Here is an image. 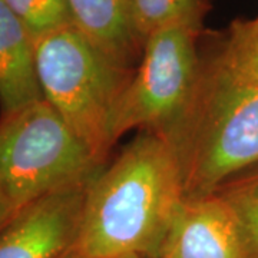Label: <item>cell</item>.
Instances as JSON below:
<instances>
[{
    "label": "cell",
    "instance_id": "8fae6325",
    "mask_svg": "<svg viewBox=\"0 0 258 258\" xmlns=\"http://www.w3.org/2000/svg\"><path fill=\"white\" fill-rule=\"evenodd\" d=\"M240 224L249 258H258V169L235 176L218 191Z\"/></svg>",
    "mask_w": 258,
    "mask_h": 258
},
{
    "label": "cell",
    "instance_id": "3957f363",
    "mask_svg": "<svg viewBox=\"0 0 258 258\" xmlns=\"http://www.w3.org/2000/svg\"><path fill=\"white\" fill-rule=\"evenodd\" d=\"M35 62L43 99L103 162L113 145L112 113L134 71L112 60L76 26L39 39Z\"/></svg>",
    "mask_w": 258,
    "mask_h": 258
},
{
    "label": "cell",
    "instance_id": "2e32d148",
    "mask_svg": "<svg viewBox=\"0 0 258 258\" xmlns=\"http://www.w3.org/2000/svg\"><path fill=\"white\" fill-rule=\"evenodd\" d=\"M245 23H247V26H248L254 33H257L258 35V19H255L254 22H245Z\"/></svg>",
    "mask_w": 258,
    "mask_h": 258
},
{
    "label": "cell",
    "instance_id": "7a4b0ae2",
    "mask_svg": "<svg viewBox=\"0 0 258 258\" xmlns=\"http://www.w3.org/2000/svg\"><path fill=\"white\" fill-rule=\"evenodd\" d=\"M184 197L218 192L258 164V83L221 53L203 59L194 98L172 135Z\"/></svg>",
    "mask_w": 258,
    "mask_h": 258
},
{
    "label": "cell",
    "instance_id": "30bf717a",
    "mask_svg": "<svg viewBox=\"0 0 258 258\" xmlns=\"http://www.w3.org/2000/svg\"><path fill=\"white\" fill-rule=\"evenodd\" d=\"M131 6L145 40L152 32L176 23L201 26L204 0H131Z\"/></svg>",
    "mask_w": 258,
    "mask_h": 258
},
{
    "label": "cell",
    "instance_id": "4fadbf2b",
    "mask_svg": "<svg viewBox=\"0 0 258 258\" xmlns=\"http://www.w3.org/2000/svg\"><path fill=\"white\" fill-rule=\"evenodd\" d=\"M240 74L258 83V35L247 23H234L227 43L220 52Z\"/></svg>",
    "mask_w": 258,
    "mask_h": 258
},
{
    "label": "cell",
    "instance_id": "9c48e42d",
    "mask_svg": "<svg viewBox=\"0 0 258 258\" xmlns=\"http://www.w3.org/2000/svg\"><path fill=\"white\" fill-rule=\"evenodd\" d=\"M43 101L35 62V42L0 0V118Z\"/></svg>",
    "mask_w": 258,
    "mask_h": 258
},
{
    "label": "cell",
    "instance_id": "8992f818",
    "mask_svg": "<svg viewBox=\"0 0 258 258\" xmlns=\"http://www.w3.org/2000/svg\"><path fill=\"white\" fill-rule=\"evenodd\" d=\"M93 176L40 197L13 212L0 228V258H63L72 251L79 238L88 186Z\"/></svg>",
    "mask_w": 258,
    "mask_h": 258
},
{
    "label": "cell",
    "instance_id": "6da1fadb",
    "mask_svg": "<svg viewBox=\"0 0 258 258\" xmlns=\"http://www.w3.org/2000/svg\"><path fill=\"white\" fill-rule=\"evenodd\" d=\"M184 200L172 147L141 131L89 182L75 248L88 258H158Z\"/></svg>",
    "mask_w": 258,
    "mask_h": 258
},
{
    "label": "cell",
    "instance_id": "7c38bea8",
    "mask_svg": "<svg viewBox=\"0 0 258 258\" xmlns=\"http://www.w3.org/2000/svg\"><path fill=\"white\" fill-rule=\"evenodd\" d=\"M36 43L60 29L75 26L68 0H5Z\"/></svg>",
    "mask_w": 258,
    "mask_h": 258
},
{
    "label": "cell",
    "instance_id": "52a82bcc",
    "mask_svg": "<svg viewBox=\"0 0 258 258\" xmlns=\"http://www.w3.org/2000/svg\"><path fill=\"white\" fill-rule=\"evenodd\" d=\"M158 258H249L234 211L220 194L181 203Z\"/></svg>",
    "mask_w": 258,
    "mask_h": 258
},
{
    "label": "cell",
    "instance_id": "9a60e30c",
    "mask_svg": "<svg viewBox=\"0 0 258 258\" xmlns=\"http://www.w3.org/2000/svg\"><path fill=\"white\" fill-rule=\"evenodd\" d=\"M63 258H88V257H85V255H83V254H81L78 249L74 248L72 251H69V252H68V254H66Z\"/></svg>",
    "mask_w": 258,
    "mask_h": 258
},
{
    "label": "cell",
    "instance_id": "ba28073f",
    "mask_svg": "<svg viewBox=\"0 0 258 258\" xmlns=\"http://www.w3.org/2000/svg\"><path fill=\"white\" fill-rule=\"evenodd\" d=\"M74 25L116 63L135 71L145 37L139 32L131 0H68Z\"/></svg>",
    "mask_w": 258,
    "mask_h": 258
},
{
    "label": "cell",
    "instance_id": "e0dca14e",
    "mask_svg": "<svg viewBox=\"0 0 258 258\" xmlns=\"http://www.w3.org/2000/svg\"><path fill=\"white\" fill-rule=\"evenodd\" d=\"M125 258H141V257H138V255H131V257H125Z\"/></svg>",
    "mask_w": 258,
    "mask_h": 258
},
{
    "label": "cell",
    "instance_id": "5b68a950",
    "mask_svg": "<svg viewBox=\"0 0 258 258\" xmlns=\"http://www.w3.org/2000/svg\"><path fill=\"white\" fill-rule=\"evenodd\" d=\"M200 28L176 23L152 32L142 57L120 93L111 119V141L132 129L168 139L181 122L200 81Z\"/></svg>",
    "mask_w": 258,
    "mask_h": 258
},
{
    "label": "cell",
    "instance_id": "277c9868",
    "mask_svg": "<svg viewBox=\"0 0 258 258\" xmlns=\"http://www.w3.org/2000/svg\"><path fill=\"white\" fill-rule=\"evenodd\" d=\"M101 168L45 99L0 118V192L15 211L91 178Z\"/></svg>",
    "mask_w": 258,
    "mask_h": 258
},
{
    "label": "cell",
    "instance_id": "5bb4252c",
    "mask_svg": "<svg viewBox=\"0 0 258 258\" xmlns=\"http://www.w3.org/2000/svg\"><path fill=\"white\" fill-rule=\"evenodd\" d=\"M13 207L10 205L9 201L3 197V194L0 192V228L8 222L10 217L13 215Z\"/></svg>",
    "mask_w": 258,
    "mask_h": 258
}]
</instances>
